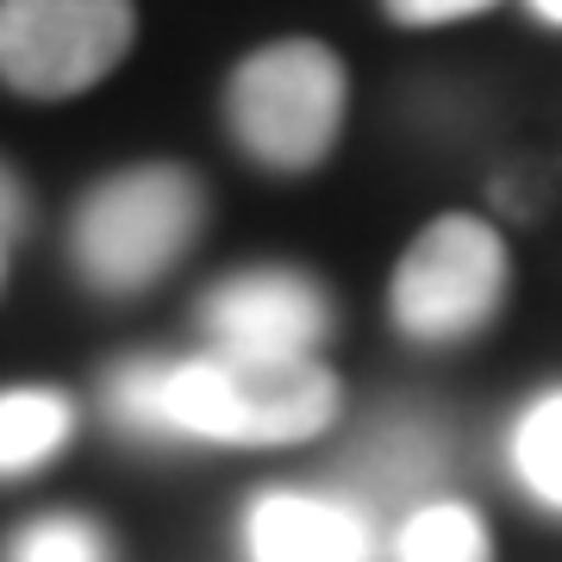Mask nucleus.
I'll return each mask as SVG.
<instances>
[{"mask_svg": "<svg viewBox=\"0 0 562 562\" xmlns=\"http://www.w3.org/2000/svg\"><path fill=\"white\" fill-rule=\"evenodd\" d=\"M106 419L138 443H306L338 419V375L325 362L250 369L213 357H125L101 387Z\"/></svg>", "mask_w": 562, "mask_h": 562, "instance_id": "1", "label": "nucleus"}, {"mask_svg": "<svg viewBox=\"0 0 562 562\" xmlns=\"http://www.w3.org/2000/svg\"><path fill=\"white\" fill-rule=\"evenodd\" d=\"M206 225V188L181 162H132L101 176L76 201L69 262L94 294H144L157 288Z\"/></svg>", "mask_w": 562, "mask_h": 562, "instance_id": "2", "label": "nucleus"}, {"mask_svg": "<svg viewBox=\"0 0 562 562\" xmlns=\"http://www.w3.org/2000/svg\"><path fill=\"white\" fill-rule=\"evenodd\" d=\"M344 63L319 38H269L225 81V132L269 176L319 169L344 132Z\"/></svg>", "mask_w": 562, "mask_h": 562, "instance_id": "3", "label": "nucleus"}, {"mask_svg": "<svg viewBox=\"0 0 562 562\" xmlns=\"http://www.w3.org/2000/svg\"><path fill=\"white\" fill-rule=\"evenodd\" d=\"M506 288H513V262L501 232L469 213H443L406 244L401 269L387 281V319L406 344L457 350L501 319Z\"/></svg>", "mask_w": 562, "mask_h": 562, "instance_id": "4", "label": "nucleus"}, {"mask_svg": "<svg viewBox=\"0 0 562 562\" xmlns=\"http://www.w3.org/2000/svg\"><path fill=\"white\" fill-rule=\"evenodd\" d=\"M132 38V0H0V81L25 101H69L113 76Z\"/></svg>", "mask_w": 562, "mask_h": 562, "instance_id": "5", "label": "nucleus"}, {"mask_svg": "<svg viewBox=\"0 0 562 562\" xmlns=\"http://www.w3.org/2000/svg\"><path fill=\"white\" fill-rule=\"evenodd\" d=\"M194 325L213 357L288 369V362H319V344L331 338V301L306 269L257 262V269L213 281Z\"/></svg>", "mask_w": 562, "mask_h": 562, "instance_id": "6", "label": "nucleus"}, {"mask_svg": "<svg viewBox=\"0 0 562 562\" xmlns=\"http://www.w3.org/2000/svg\"><path fill=\"white\" fill-rule=\"evenodd\" d=\"M443 457H450V438L443 425L419 406H394L382 419L369 425L344 462V501L357 506L362 519L375 525V513L401 506V519L413 506L431 501V482L443 475Z\"/></svg>", "mask_w": 562, "mask_h": 562, "instance_id": "7", "label": "nucleus"}, {"mask_svg": "<svg viewBox=\"0 0 562 562\" xmlns=\"http://www.w3.org/2000/svg\"><path fill=\"white\" fill-rule=\"evenodd\" d=\"M375 525L344 494L269 487L244 513V562H369Z\"/></svg>", "mask_w": 562, "mask_h": 562, "instance_id": "8", "label": "nucleus"}, {"mask_svg": "<svg viewBox=\"0 0 562 562\" xmlns=\"http://www.w3.org/2000/svg\"><path fill=\"white\" fill-rule=\"evenodd\" d=\"M76 438V401L63 387H7L0 394V482H25Z\"/></svg>", "mask_w": 562, "mask_h": 562, "instance_id": "9", "label": "nucleus"}, {"mask_svg": "<svg viewBox=\"0 0 562 562\" xmlns=\"http://www.w3.org/2000/svg\"><path fill=\"white\" fill-rule=\"evenodd\" d=\"M394 562H494V543L475 506L425 501L394 525Z\"/></svg>", "mask_w": 562, "mask_h": 562, "instance_id": "10", "label": "nucleus"}, {"mask_svg": "<svg viewBox=\"0 0 562 562\" xmlns=\"http://www.w3.org/2000/svg\"><path fill=\"white\" fill-rule=\"evenodd\" d=\"M506 462L538 506L562 513V387L538 394L506 431Z\"/></svg>", "mask_w": 562, "mask_h": 562, "instance_id": "11", "label": "nucleus"}, {"mask_svg": "<svg viewBox=\"0 0 562 562\" xmlns=\"http://www.w3.org/2000/svg\"><path fill=\"white\" fill-rule=\"evenodd\" d=\"M0 562H113V538L88 513H38L7 538Z\"/></svg>", "mask_w": 562, "mask_h": 562, "instance_id": "12", "label": "nucleus"}, {"mask_svg": "<svg viewBox=\"0 0 562 562\" xmlns=\"http://www.w3.org/2000/svg\"><path fill=\"white\" fill-rule=\"evenodd\" d=\"M387 20L401 25H450V20H475L487 7H501V0H382Z\"/></svg>", "mask_w": 562, "mask_h": 562, "instance_id": "13", "label": "nucleus"}, {"mask_svg": "<svg viewBox=\"0 0 562 562\" xmlns=\"http://www.w3.org/2000/svg\"><path fill=\"white\" fill-rule=\"evenodd\" d=\"M13 232H25V188H20V176L0 162V238H13Z\"/></svg>", "mask_w": 562, "mask_h": 562, "instance_id": "14", "label": "nucleus"}, {"mask_svg": "<svg viewBox=\"0 0 562 562\" xmlns=\"http://www.w3.org/2000/svg\"><path fill=\"white\" fill-rule=\"evenodd\" d=\"M525 7H531L543 25H557V32H562V0H525Z\"/></svg>", "mask_w": 562, "mask_h": 562, "instance_id": "15", "label": "nucleus"}, {"mask_svg": "<svg viewBox=\"0 0 562 562\" xmlns=\"http://www.w3.org/2000/svg\"><path fill=\"white\" fill-rule=\"evenodd\" d=\"M0 276H7V238H0Z\"/></svg>", "mask_w": 562, "mask_h": 562, "instance_id": "16", "label": "nucleus"}]
</instances>
